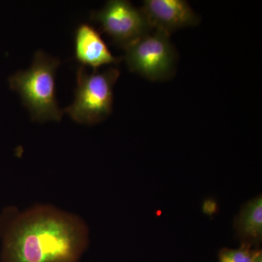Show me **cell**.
Here are the masks:
<instances>
[{
	"label": "cell",
	"mask_w": 262,
	"mask_h": 262,
	"mask_svg": "<svg viewBox=\"0 0 262 262\" xmlns=\"http://www.w3.org/2000/svg\"><path fill=\"white\" fill-rule=\"evenodd\" d=\"M2 236V262H78L89 243L83 221L50 206L15 215Z\"/></svg>",
	"instance_id": "1"
},
{
	"label": "cell",
	"mask_w": 262,
	"mask_h": 262,
	"mask_svg": "<svg viewBox=\"0 0 262 262\" xmlns=\"http://www.w3.org/2000/svg\"><path fill=\"white\" fill-rule=\"evenodd\" d=\"M60 61L38 51L28 70H20L9 78L10 88L18 92L34 121L60 122L63 111L56 94V70Z\"/></svg>",
	"instance_id": "2"
},
{
	"label": "cell",
	"mask_w": 262,
	"mask_h": 262,
	"mask_svg": "<svg viewBox=\"0 0 262 262\" xmlns=\"http://www.w3.org/2000/svg\"><path fill=\"white\" fill-rule=\"evenodd\" d=\"M120 75L116 68L89 74L82 66L77 72L75 99L63 111L78 123L102 122L113 112L114 87Z\"/></svg>",
	"instance_id": "3"
},
{
	"label": "cell",
	"mask_w": 262,
	"mask_h": 262,
	"mask_svg": "<svg viewBox=\"0 0 262 262\" xmlns=\"http://www.w3.org/2000/svg\"><path fill=\"white\" fill-rule=\"evenodd\" d=\"M170 34L153 29L125 48V59L131 72L151 81L168 80L173 76L177 54Z\"/></svg>",
	"instance_id": "4"
},
{
	"label": "cell",
	"mask_w": 262,
	"mask_h": 262,
	"mask_svg": "<svg viewBox=\"0 0 262 262\" xmlns=\"http://www.w3.org/2000/svg\"><path fill=\"white\" fill-rule=\"evenodd\" d=\"M91 18L124 49L153 30L142 9L126 0L108 1L101 10L92 12Z\"/></svg>",
	"instance_id": "5"
},
{
	"label": "cell",
	"mask_w": 262,
	"mask_h": 262,
	"mask_svg": "<svg viewBox=\"0 0 262 262\" xmlns=\"http://www.w3.org/2000/svg\"><path fill=\"white\" fill-rule=\"evenodd\" d=\"M141 9L153 29L169 34L200 22L199 17L185 0H145Z\"/></svg>",
	"instance_id": "6"
},
{
	"label": "cell",
	"mask_w": 262,
	"mask_h": 262,
	"mask_svg": "<svg viewBox=\"0 0 262 262\" xmlns=\"http://www.w3.org/2000/svg\"><path fill=\"white\" fill-rule=\"evenodd\" d=\"M75 53L77 61L94 71L101 66L117 64L122 60L113 56L99 33L87 24H81L76 30Z\"/></svg>",
	"instance_id": "7"
},
{
	"label": "cell",
	"mask_w": 262,
	"mask_h": 262,
	"mask_svg": "<svg viewBox=\"0 0 262 262\" xmlns=\"http://www.w3.org/2000/svg\"><path fill=\"white\" fill-rule=\"evenodd\" d=\"M241 238L248 242L261 241L262 237V198L261 195L247 202L241 208L234 223Z\"/></svg>",
	"instance_id": "8"
},
{
	"label": "cell",
	"mask_w": 262,
	"mask_h": 262,
	"mask_svg": "<svg viewBox=\"0 0 262 262\" xmlns=\"http://www.w3.org/2000/svg\"><path fill=\"white\" fill-rule=\"evenodd\" d=\"M256 252L246 246L238 249L225 248L220 253L219 262H253Z\"/></svg>",
	"instance_id": "9"
},
{
	"label": "cell",
	"mask_w": 262,
	"mask_h": 262,
	"mask_svg": "<svg viewBox=\"0 0 262 262\" xmlns=\"http://www.w3.org/2000/svg\"><path fill=\"white\" fill-rule=\"evenodd\" d=\"M205 212L207 213H213L214 212L216 206H215V203L213 201H207L205 203L204 206H203Z\"/></svg>",
	"instance_id": "10"
},
{
	"label": "cell",
	"mask_w": 262,
	"mask_h": 262,
	"mask_svg": "<svg viewBox=\"0 0 262 262\" xmlns=\"http://www.w3.org/2000/svg\"><path fill=\"white\" fill-rule=\"evenodd\" d=\"M253 262H262V254L261 251H257L255 254Z\"/></svg>",
	"instance_id": "11"
}]
</instances>
